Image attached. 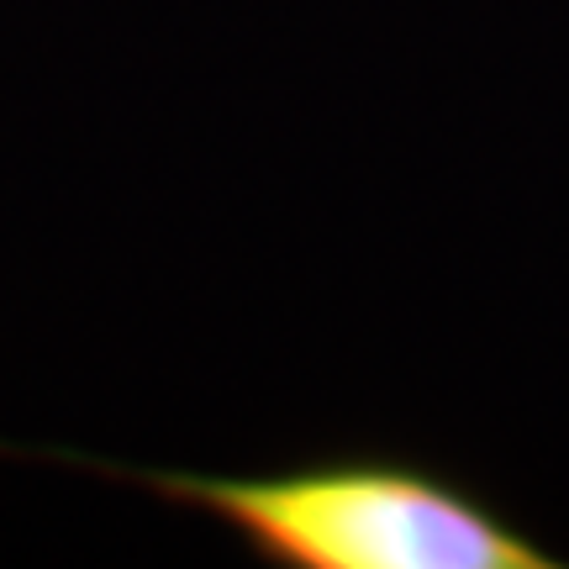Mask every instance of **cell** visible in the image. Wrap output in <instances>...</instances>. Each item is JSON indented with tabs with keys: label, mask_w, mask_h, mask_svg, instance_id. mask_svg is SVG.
Masks as SVG:
<instances>
[{
	"label": "cell",
	"mask_w": 569,
	"mask_h": 569,
	"mask_svg": "<svg viewBox=\"0 0 569 569\" xmlns=\"http://www.w3.org/2000/svg\"><path fill=\"white\" fill-rule=\"evenodd\" d=\"M163 496L217 511L296 569H553L559 559L490 517L475 496L407 465H327L217 480L148 475Z\"/></svg>",
	"instance_id": "cell-1"
}]
</instances>
